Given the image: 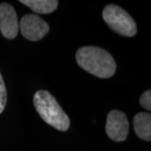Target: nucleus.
<instances>
[{
    "label": "nucleus",
    "instance_id": "39448f33",
    "mask_svg": "<svg viewBox=\"0 0 151 151\" xmlns=\"http://www.w3.org/2000/svg\"><path fill=\"white\" fill-rule=\"evenodd\" d=\"M19 29L22 35L31 41L43 39L50 30L48 24L35 14H26L22 17Z\"/></svg>",
    "mask_w": 151,
    "mask_h": 151
},
{
    "label": "nucleus",
    "instance_id": "f257e3e1",
    "mask_svg": "<svg viewBox=\"0 0 151 151\" xmlns=\"http://www.w3.org/2000/svg\"><path fill=\"white\" fill-rule=\"evenodd\" d=\"M77 64L99 78H110L116 71V62L107 50L96 46L80 48L76 54Z\"/></svg>",
    "mask_w": 151,
    "mask_h": 151
},
{
    "label": "nucleus",
    "instance_id": "9d476101",
    "mask_svg": "<svg viewBox=\"0 0 151 151\" xmlns=\"http://www.w3.org/2000/svg\"><path fill=\"white\" fill-rule=\"evenodd\" d=\"M139 103L143 108L150 111L151 110V92L150 90H148L145 92L141 97H139Z\"/></svg>",
    "mask_w": 151,
    "mask_h": 151
},
{
    "label": "nucleus",
    "instance_id": "f03ea898",
    "mask_svg": "<svg viewBox=\"0 0 151 151\" xmlns=\"http://www.w3.org/2000/svg\"><path fill=\"white\" fill-rule=\"evenodd\" d=\"M33 102L37 113L45 123L60 131L69 129V117L50 92L45 90L37 91L34 95Z\"/></svg>",
    "mask_w": 151,
    "mask_h": 151
},
{
    "label": "nucleus",
    "instance_id": "0eeeda50",
    "mask_svg": "<svg viewBox=\"0 0 151 151\" xmlns=\"http://www.w3.org/2000/svg\"><path fill=\"white\" fill-rule=\"evenodd\" d=\"M134 128L137 136L145 141L151 140V115L139 113L134 118Z\"/></svg>",
    "mask_w": 151,
    "mask_h": 151
},
{
    "label": "nucleus",
    "instance_id": "423d86ee",
    "mask_svg": "<svg viewBox=\"0 0 151 151\" xmlns=\"http://www.w3.org/2000/svg\"><path fill=\"white\" fill-rule=\"evenodd\" d=\"M19 29L15 9L9 4L3 3L0 4V31L9 40L15 39Z\"/></svg>",
    "mask_w": 151,
    "mask_h": 151
},
{
    "label": "nucleus",
    "instance_id": "1a4fd4ad",
    "mask_svg": "<svg viewBox=\"0 0 151 151\" xmlns=\"http://www.w3.org/2000/svg\"><path fill=\"white\" fill-rule=\"evenodd\" d=\"M7 103V90L3 76L0 73V113L4 110Z\"/></svg>",
    "mask_w": 151,
    "mask_h": 151
},
{
    "label": "nucleus",
    "instance_id": "7ed1b4c3",
    "mask_svg": "<svg viewBox=\"0 0 151 151\" xmlns=\"http://www.w3.org/2000/svg\"><path fill=\"white\" fill-rule=\"evenodd\" d=\"M103 18L113 31L121 35L132 37L137 33L136 23L133 18L119 6H106L103 11Z\"/></svg>",
    "mask_w": 151,
    "mask_h": 151
},
{
    "label": "nucleus",
    "instance_id": "20e7f679",
    "mask_svg": "<svg viewBox=\"0 0 151 151\" xmlns=\"http://www.w3.org/2000/svg\"><path fill=\"white\" fill-rule=\"evenodd\" d=\"M129 124L125 113L113 110L108 113L106 123V133L113 141L122 142L126 139L129 134Z\"/></svg>",
    "mask_w": 151,
    "mask_h": 151
},
{
    "label": "nucleus",
    "instance_id": "6e6552de",
    "mask_svg": "<svg viewBox=\"0 0 151 151\" xmlns=\"http://www.w3.org/2000/svg\"><path fill=\"white\" fill-rule=\"evenodd\" d=\"M20 3L31 9L34 12L41 14L54 12L59 4L56 0H21Z\"/></svg>",
    "mask_w": 151,
    "mask_h": 151
}]
</instances>
